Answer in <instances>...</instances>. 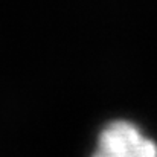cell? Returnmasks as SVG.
Masks as SVG:
<instances>
[{
	"instance_id": "1",
	"label": "cell",
	"mask_w": 157,
	"mask_h": 157,
	"mask_svg": "<svg viewBox=\"0 0 157 157\" xmlns=\"http://www.w3.org/2000/svg\"><path fill=\"white\" fill-rule=\"evenodd\" d=\"M96 156L102 157H154L157 144L148 139L134 124L114 121L102 130Z\"/></svg>"
}]
</instances>
